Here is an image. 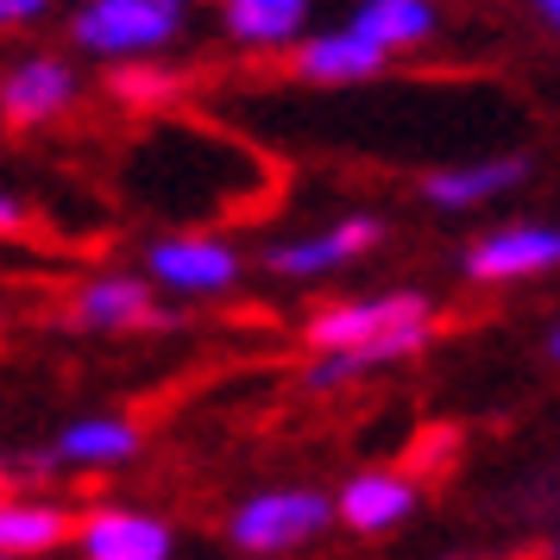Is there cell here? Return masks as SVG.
Returning a JSON list of instances; mask_svg holds the SVG:
<instances>
[{
    "label": "cell",
    "instance_id": "4fadbf2b",
    "mask_svg": "<svg viewBox=\"0 0 560 560\" xmlns=\"http://www.w3.org/2000/svg\"><path fill=\"white\" fill-rule=\"evenodd\" d=\"M296 70L308 82H365L384 70V51L378 45H365L353 26L340 32H322V38H308L303 51H296Z\"/></svg>",
    "mask_w": 560,
    "mask_h": 560
},
{
    "label": "cell",
    "instance_id": "8992f818",
    "mask_svg": "<svg viewBox=\"0 0 560 560\" xmlns=\"http://www.w3.org/2000/svg\"><path fill=\"white\" fill-rule=\"evenodd\" d=\"M378 240H384L378 214H347V221H334L328 233H308V240H283V246H271L265 265H271L278 278H322V271H340V265L365 258Z\"/></svg>",
    "mask_w": 560,
    "mask_h": 560
},
{
    "label": "cell",
    "instance_id": "7c38bea8",
    "mask_svg": "<svg viewBox=\"0 0 560 560\" xmlns=\"http://www.w3.org/2000/svg\"><path fill=\"white\" fill-rule=\"evenodd\" d=\"M57 541H70V516L45 498H0V560L51 555Z\"/></svg>",
    "mask_w": 560,
    "mask_h": 560
},
{
    "label": "cell",
    "instance_id": "ba28073f",
    "mask_svg": "<svg viewBox=\"0 0 560 560\" xmlns=\"http://www.w3.org/2000/svg\"><path fill=\"white\" fill-rule=\"evenodd\" d=\"M70 102H77V70L57 63V57H32V63L0 77V114L13 127H38V120L63 114Z\"/></svg>",
    "mask_w": 560,
    "mask_h": 560
},
{
    "label": "cell",
    "instance_id": "30bf717a",
    "mask_svg": "<svg viewBox=\"0 0 560 560\" xmlns=\"http://www.w3.org/2000/svg\"><path fill=\"white\" fill-rule=\"evenodd\" d=\"M529 177V158H479V164H447L422 183V196L434 208H479L491 196H504Z\"/></svg>",
    "mask_w": 560,
    "mask_h": 560
},
{
    "label": "cell",
    "instance_id": "ac0fdd59",
    "mask_svg": "<svg viewBox=\"0 0 560 560\" xmlns=\"http://www.w3.org/2000/svg\"><path fill=\"white\" fill-rule=\"evenodd\" d=\"M51 0H0V26H26V20H38Z\"/></svg>",
    "mask_w": 560,
    "mask_h": 560
},
{
    "label": "cell",
    "instance_id": "7a4b0ae2",
    "mask_svg": "<svg viewBox=\"0 0 560 560\" xmlns=\"http://www.w3.org/2000/svg\"><path fill=\"white\" fill-rule=\"evenodd\" d=\"M189 20V0H82L70 32L95 57H145L164 51Z\"/></svg>",
    "mask_w": 560,
    "mask_h": 560
},
{
    "label": "cell",
    "instance_id": "8fae6325",
    "mask_svg": "<svg viewBox=\"0 0 560 560\" xmlns=\"http://www.w3.org/2000/svg\"><path fill=\"white\" fill-rule=\"evenodd\" d=\"M77 322L82 328H145V322H158L152 308V290H145V278H89L77 290Z\"/></svg>",
    "mask_w": 560,
    "mask_h": 560
},
{
    "label": "cell",
    "instance_id": "5b68a950",
    "mask_svg": "<svg viewBox=\"0 0 560 560\" xmlns=\"http://www.w3.org/2000/svg\"><path fill=\"white\" fill-rule=\"evenodd\" d=\"M77 548L82 560H171L177 555V535L164 516H145V510H89L77 523Z\"/></svg>",
    "mask_w": 560,
    "mask_h": 560
},
{
    "label": "cell",
    "instance_id": "e0dca14e",
    "mask_svg": "<svg viewBox=\"0 0 560 560\" xmlns=\"http://www.w3.org/2000/svg\"><path fill=\"white\" fill-rule=\"evenodd\" d=\"M120 95L127 102H164V95H177V82L158 77V70H120Z\"/></svg>",
    "mask_w": 560,
    "mask_h": 560
},
{
    "label": "cell",
    "instance_id": "3957f363",
    "mask_svg": "<svg viewBox=\"0 0 560 560\" xmlns=\"http://www.w3.org/2000/svg\"><path fill=\"white\" fill-rule=\"evenodd\" d=\"M334 523V498L308 491V485H290V491H258L233 510V541L246 555H290Z\"/></svg>",
    "mask_w": 560,
    "mask_h": 560
},
{
    "label": "cell",
    "instance_id": "ffe728a7",
    "mask_svg": "<svg viewBox=\"0 0 560 560\" xmlns=\"http://www.w3.org/2000/svg\"><path fill=\"white\" fill-rule=\"evenodd\" d=\"M535 13H541V20H548V26L560 32V0H535Z\"/></svg>",
    "mask_w": 560,
    "mask_h": 560
},
{
    "label": "cell",
    "instance_id": "d6986e66",
    "mask_svg": "<svg viewBox=\"0 0 560 560\" xmlns=\"http://www.w3.org/2000/svg\"><path fill=\"white\" fill-rule=\"evenodd\" d=\"M20 221H26V202L0 189V233H13V228H20Z\"/></svg>",
    "mask_w": 560,
    "mask_h": 560
},
{
    "label": "cell",
    "instance_id": "9c48e42d",
    "mask_svg": "<svg viewBox=\"0 0 560 560\" xmlns=\"http://www.w3.org/2000/svg\"><path fill=\"white\" fill-rule=\"evenodd\" d=\"M409 510H416V491H409L397 472H359L347 479V491L334 498V523H347L359 535H378V529H397Z\"/></svg>",
    "mask_w": 560,
    "mask_h": 560
},
{
    "label": "cell",
    "instance_id": "5bb4252c",
    "mask_svg": "<svg viewBox=\"0 0 560 560\" xmlns=\"http://www.w3.org/2000/svg\"><path fill=\"white\" fill-rule=\"evenodd\" d=\"M347 26L365 38V45H378L384 57L390 51H409V45H422L434 32V7L429 0H359V13Z\"/></svg>",
    "mask_w": 560,
    "mask_h": 560
},
{
    "label": "cell",
    "instance_id": "6da1fadb",
    "mask_svg": "<svg viewBox=\"0 0 560 560\" xmlns=\"http://www.w3.org/2000/svg\"><path fill=\"white\" fill-rule=\"evenodd\" d=\"M434 334V303L416 290H384V296H359V303H334L308 322V347L322 353V365L308 372L315 390H334L353 372H372V353L384 340H416L429 347Z\"/></svg>",
    "mask_w": 560,
    "mask_h": 560
},
{
    "label": "cell",
    "instance_id": "2e32d148",
    "mask_svg": "<svg viewBox=\"0 0 560 560\" xmlns=\"http://www.w3.org/2000/svg\"><path fill=\"white\" fill-rule=\"evenodd\" d=\"M221 20L240 45H290L308 20V0H228Z\"/></svg>",
    "mask_w": 560,
    "mask_h": 560
},
{
    "label": "cell",
    "instance_id": "44dd1931",
    "mask_svg": "<svg viewBox=\"0 0 560 560\" xmlns=\"http://www.w3.org/2000/svg\"><path fill=\"white\" fill-rule=\"evenodd\" d=\"M548 353H555V359H560V328H555V334H548Z\"/></svg>",
    "mask_w": 560,
    "mask_h": 560
},
{
    "label": "cell",
    "instance_id": "7402d4cb",
    "mask_svg": "<svg viewBox=\"0 0 560 560\" xmlns=\"http://www.w3.org/2000/svg\"><path fill=\"white\" fill-rule=\"evenodd\" d=\"M555 555H560V535H555Z\"/></svg>",
    "mask_w": 560,
    "mask_h": 560
},
{
    "label": "cell",
    "instance_id": "52a82bcc",
    "mask_svg": "<svg viewBox=\"0 0 560 560\" xmlns=\"http://www.w3.org/2000/svg\"><path fill=\"white\" fill-rule=\"evenodd\" d=\"M560 265V228L541 221H516V228L485 233L479 246L466 253V278L479 283H504V278H541Z\"/></svg>",
    "mask_w": 560,
    "mask_h": 560
},
{
    "label": "cell",
    "instance_id": "277c9868",
    "mask_svg": "<svg viewBox=\"0 0 560 560\" xmlns=\"http://www.w3.org/2000/svg\"><path fill=\"white\" fill-rule=\"evenodd\" d=\"M145 271H152V283L177 290V296H221V290L240 283L246 265H240L233 246L189 233V240H158L152 253H145Z\"/></svg>",
    "mask_w": 560,
    "mask_h": 560
},
{
    "label": "cell",
    "instance_id": "9a60e30c",
    "mask_svg": "<svg viewBox=\"0 0 560 560\" xmlns=\"http://www.w3.org/2000/svg\"><path fill=\"white\" fill-rule=\"evenodd\" d=\"M132 454H139V429L127 416H82L51 447V459H70V466H114V459H132Z\"/></svg>",
    "mask_w": 560,
    "mask_h": 560
}]
</instances>
